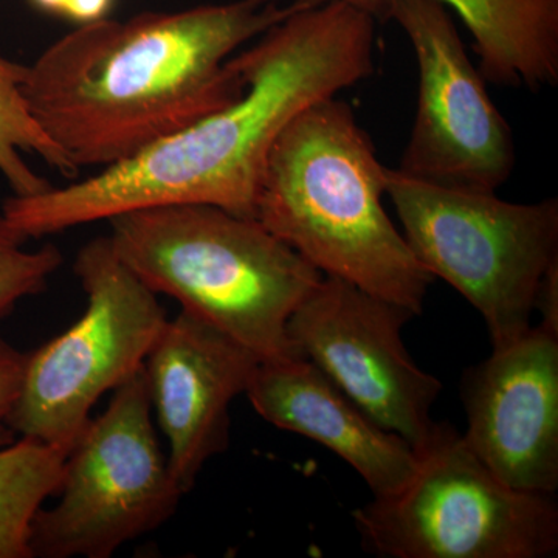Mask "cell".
Segmentation results:
<instances>
[{"mask_svg":"<svg viewBox=\"0 0 558 558\" xmlns=\"http://www.w3.org/2000/svg\"><path fill=\"white\" fill-rule=\"evenodd\" d=\"M24 73L25 65L0 54V172L17 197L36 196L51 189L46 179L28 167L21 153L36 154L65 178L76 179L80 174L78 168L33 117L22 94Z\"/></svg>","mask_w":558,"mask_h":558,"instance_id":"2e32d148","label":"cell"},{"mask_svg":"<svg viewBox=\"0 0 558 558\" xmlns=\"http://www.w3.org/2000/svg\"><path fill=\"white\" fill-rule=\"evenodd\" d=\"M534 312H539L543 328L558 333V260L549 267L539 282Z\"/></svg>","mask_w":558,"mask_h":558,"instance_id":"d6986e66","label":"cell"},{"mask_svg":"<svg viewBox=\"0 0 558 558\" xmlns=\"http://www.w3.org/2000/svg\"><path fill=\"white\" fill-rule=\"evenodd\" d=\"M245 395L264 421L343 459L374 495L396 490L416 468L413 447L366 416L310 360L260 362Z\"/></svg>","mask_w":558,"mask_h":558,"instance_id":"4fadbf2b","label":"cell"},{"mask_svg":"<svg viewBox=\"0 0 558 558\" xmlns=\"http://www.w3.org/2000/svg\"><path fill=\"white\" fill-rule=\"evenodd\" d=\"M117 0H69L64 20L75 24H92L109 17Z\"/></svg>","mask_w":558,"mask_h":558,"instance_id":"ffe728a7","label":"cell"},{"mask_svg":"<svg viewBox=\"0 0 558 558\" xmlns=\"http://www.w3.org/2000/svg\"><path fill=\"white\" fill-rule=\"evenodd\" d=\"M416 317L407 307L326 277L288 323L300 357L310 360L381 428L418 449L436 422L432 409L442 384L418 368L402 340Z\"/></svg>","mask_w":558,"mask_h":558,"instance_id":"30bf717a","label":"cell"},{"mask_svg":"<svg viewBox=\"0 0 558 558\" xmlns=\"http://www.w3.org/2000/svg\"><path fill=\"white\" fill-rule=\"evenodd\" d=\"M27 2L39 13L58 17H64L65 9L69 5V0H27Z\"/></svg>","mask_w":558,"mask_h":558,"instance_id":"44dd1931","label":"cell"},{"mask_svg":"<svg viewBox=\"0 0 558 558\" xmlns=\"http://www.w3.org/2000/svg\"><path fill=\"white\" fill-rule=\"evenodd\" d=\"M65 457L27 438L0 449V558H32L33 519L57 494Z\"/></svg>","mask_w":558,"mask_h":558,"instance_id":"9a60e30c","label":"cell"},{"mask_svg":"<svg viewBox=\"0 0 558 558\" xmlns=\"http://www.w3.org/2000/svg\"><path fill=\"white\" fill-rule=\"evenodd\" d=\"M150 416L142 368L116 389L65 457L57 505L33 519L32 558H109L171 519L185 494Z\"/></svg>","mask_w":558,"mask_h":558,"instance_id":"ba28073f","label":"cell"},{"mask_svg":"<svg viewBox=\"0 0 558 558\" xmlns=\"http://www.w3.org/2000/svg\"><path fill=\"white\" fill-rule=\"evenodd\" d=\"M418 64L416 117L396 170L446 189L490 191L515 170L512 130L440 0H389Z\"/></svg>","mask_w":558,"mask_h":558,"instance_id":"9c48e42d","label":"cell"},{"mask_svg":"<svg viewBox=\"0 0 558 558\" xmlns=\"http://www.w3.org/2000/svg\"><path fill=\"white\" fill-rule=\"evenodd\" d=\"M113 252L260 362L300 357L288 323L322 271L256 219L209 204H170L108 219Z\"/></svg>","mask_w":558,"mask_h":558,"instance_id":"277c9868","label":"cell"},{"mask_svg":"<svg viewBox=\"0 0 558 558\" xmlns=\"http://www.w3.org/2000/svg\"><path fill=\"white\" fill-rule=\"evenodd\" d=\"M234 0L78 25L25 68L22 94L78 170L119 163L238 100L234 54L293 0Z\"/></svg>","mask_w":558,"mask_h":558,"instance_id":"7a4b0ae2","label":"cell"},{"mask_svg":"<svg viewBox=\"0 0 558 558\" xmlns=\"http://www.w3.org/2000/svg\"><path fill=\"white\" fill-rule=\"evenodd\" d=\"M25 359L27 354L0 340V449L14 442L16 436L10 428L9 416L20 395Z\"/></svg>","mask_w":558,"mask_h":558,"instance_id":"ac0fdd59","label":"cell"},{"mask_svg":"<svg viewBox=\"0 0 558 558\" xmlns=\"http://www.w3.org/2000/svg\"><path fill=\"white\" fill-rule=\"evenodd\" d=\"M310 5L333 0H303ZM387 20L389 0H339ZM473 38L484 80L538 92L558 83V0H440Z\"/></svg>","mask_w":558,"mask_h":558,"instance_id":"5bb4252c","label":"cell"},{"mask_svg":"<svg viewBox=\"0 0 558 558\" xmlns=\"http://www.w3.org/2000/svg\"><path fill=\"white\" fill-rule=\"evenodd\" d=\"M260 360L190 312L168 318L145 360L150 405L168 440V464L189 494L209 459L230 442V407Z\"/></svg>","mask_w":558,"mask_h":558,"instance_id":"7c38bea8","label":"cell"},{"mask_svg":"<svg viewBox=\"0 0 558 558\" xmlns=\"http://www.w3.org/2000/svg\"><path fill=\"white\" fill-rule=\"evenodd\" d=\"M410 478L352 513L363 548L387 558H546L558 549L554 494L509 486L436 422Z\"/></svg>","mask_w":558,"mask_h":558,"instance_id":"5b68a950","label":"cell"},{"mask_svg":"<svg viewBox=\"0 0 558 558\" xmlns=\"http://www.w3.org/2000/svg\"><path fill=\"white\" fill-rule=\"evenodd\" d=\"M387 168L339 97L300 112L271 146L256 220L326 277L424 310L433 277L384 207Z\"/></svg>","mask_w":558,"mask_h":558,"instance_id":"3957f363","label":"cell"},{"mask_svg":"<svg viewBox=\"0 0 558 558\" xmlns=\"http://www.w3.org/2000/svg\"><path fill=\"white\" fill-rule=\"evenodd\" d=\"M414 258L483 315L492 348L532 328L535 296L558 260V201L512 204L490 191L446 189L387 168Z\"/></svg>","mask_w":558,"mask_h":558,"instance_id":"8992f818","label":"cell"},{"mask_svg":"<svg viewBox=\"0 0 558 558\" xmlns=\"http://www.w3.org/2000/svg\"><path fill=\"white\" fill-rule=\"evenodd\" d=\"M24 242L0 215V319L22 299L43 292L62 263L61 252L54 245L27 252L22 248Z\"/></svg>","mask_w":558,"mask_h":558,"instance_id":"e0dca14e","label":"cell"},{"mask_svg":"<svg viewBox=\"0 0 558 558\" xmlns=\"http://www.w3.org/2000/svg\"><path fill=\"white\" fill-rule=\"evenodd\" d=\"M470 449L509 486L558 488V333L532 326L492 348L461 387Z\"/></svg>","mask_w":558,"mask_h":558,"instance_id":"8fae6325","label":"cell"},{"mask_svg":"<svg viewBox=\"0 0 558 558\" xmlns=\"http://www.w3.org/2000/svg\"><path fill=\"white\" fill-rule=\"evenodd\" d=\"M374 38L366 11L339 0L303 5L234 54L245 81L238 100L94 178L10 197L2 218L25 241L157 205L209 204L256 219L275 140L304 109L373 75Z\"/></svg>","mask_w":558,"mask_h":558,"instance_id":"6da1fadb","label":"cell"},{"mask_svg":"<svg viewBox=\"0 0 558 558\" xmlns=\"http://www.w3.org/2000/svg\"><path fill=\"white\" fill-rule=\"evenodd\" d=\"M87 295L83 317L25 359L9 416L21 438L68 454L105 392L145 365L167 323L153 292L113 252L109 236L87 242L73 264Z\"/></svg>","mask_w":558,"mask_h":558,"instance_id":"52a82bcc","label":"cell"}]
</instances>
